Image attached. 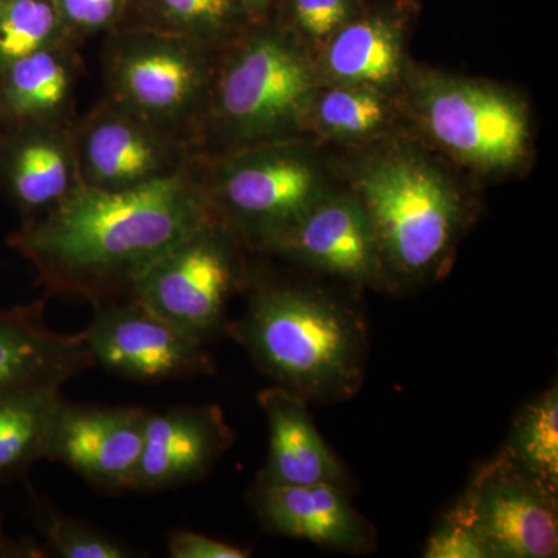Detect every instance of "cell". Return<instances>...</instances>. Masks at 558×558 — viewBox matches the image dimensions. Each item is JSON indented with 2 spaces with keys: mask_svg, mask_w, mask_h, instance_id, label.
<instances>
[{
  "mask_svg": "<svg viewBox=\"0 0 558 558\" xmlns=\"http://www.w3.org/2000/svg\"><path fill=\"white\" fill-rule=\"evenodd\" d=\"M215 219L189 167L132 190L80 185L43 218L21 223L9 245L31 260L50 296L97 306L131 299L157 259Z\"/></svg>",
  "mask_w": 558,
  "mask_h": 558,
  "instance_id": "obj_1",
  "label": "cell"
},
{
  "mask_svg": "<svg viewBox=\"0 0 558 558\" xmlns=\"http://www.w3.org/2000/svg\"><path fill=\"white\" fill-rule=\"evenodd\" d=\"M247 310L227 325L236 343L271 385L310 403L354 398L366 377L365 315L319 290L256 282Z\"/></svg>",
  "mask_w": 558,
  "mask_h": 558,
  "instance_id": "obj_2",
  "label": "cell"
},
{
  "mask_svg": "<svg viewBox=\"0 0 558 558\" xmlns=\"http://www.w3.org/2000/svg\"><path fill=\"white\" fill-rule=\"evenodd\" d=\"M240 40L219 50L222 57L216 60L194 137L196 156L218 145L223 146L220 153H227L284 140L310 112L314 76L299 47L270 32Z\"/></svg>",
  "mask_w": 558,
  "mask_h": 558,
  "instance_id": "obj_3",
  "label": "cell"
},
{
  "mask_svg": "<svg viewBox=\"0 0 558 558\" xmlns=\"http://www.w3.org/2000/svg\"><path fill=\"white\" fill-rule=\"evenodd\" d=\"M381 269L418 281L442 267L465 222L464 205L438 171L413 157H388L360 179Z\"/></svg>",
  "mask_w": 558,
  "mask_h": 558,
  "instance_id": "obj_4",
  "label": "cell"
},
{
  "mask_svg": "<svg viewBox=\"0 0 558 558\" xmlns=\"http://www.w3.org/2000/svg\"><path fill=\"white\" fill-rule=\"evenodd\" d=\"M218 53L168 33L116 28L102 50L105 98L194 149Z\"/></svg>",
  "mask_w": 558,
  "mask_h": 558,
  "instance_id": "obj_5",
  "label": "cell"
},
{
  "mask_svg": "<svg viewBox=\"0 0 558 558\" xmlns=\"http://www.w3.org/2000/svg\"><path fill=\"white\" fill-rule=\"evenodd\" d=\"M190 170L216 218L258 248L322 199L314 168L282 140L196 156Z\"/></svg>",
  "mask_w": 558,
  "mask_h": 558,
  "instance_id": "obj_6",
  "label": "cell"
},
{
  "mask_svg": "<svg viewBox=\"0 0 558 558\" xmlns=\"http://www.w3.org/2000/svg\"><path fill=\"white\" fill-rule=\"evenodd\" d=\"M242 244L226 223L211 220L157 259L131 299L207 344L227 330L230 301L252 284Z\"/></svg>",
  "mask_w": 558,
  "mask_h": 558,
  "instance_id": "obj_7",
  "label": "cell"
},
{
  "mask_svg": "<svg viewBox=\"0 0 558 558\" xmlns=\"http://www.w3.org/2000/svg\"><path fill=\"white\" fill-rule=\"evenodd\" d=\"M81 185L121 191L171 178L190 167L193 146L102 97L72 124Z\"/></svg>",
  "mask_w": 558,
  "mask_h": 558,
  "instance_id": "obj_8",
  "label": "cell"
},
{
  "mask_svg": "<svg viewBox=\"0 0 558 558\" xmlns=\"http://www.w3.org/2000/svg\"><path fill=\"white\" fill-rule=\"evenodd\" d=\"M81 337L97 365L138 384L194 379L216 373L205 343L134 299L97 304L90 325Z\"/></svg>",
  "mask_w": 558,
  "mask_h": 558,
  "instance_id": "obj_9",
  "label": "cell"
},
{
  "mask_svg": "<svg viewBox=\"0 0 558 558\" xmlns=\"http://www.w3.org/2000/svg\"><path fill=\"white\" fill-rule=\"evenodd\" d=\"M453 509L475 529L488 558H554L558 497L498 453L481 464Z\"/></svg>",
  "mask_w": 558,
  "mask_h": 558,
  "instance_id": "obj_10",
  "label": "cell"
},
{
  "mask_svg": "<svg viewBox=\"0 0 558 558\" xmlns=\"http://www.w3.org/2000/svg\"><path fill=\"white\" fill-rule=\"evenodd\" d=\"M418 101L433 137L459 159L501 170L523 156L526 113L509 95L468 81L438 78L422 87Z\"/></svg>",
  "mask_w": 558,
  "mask_h": 558,
  "instance_id": "obj_11",
  "label": "cell"
},
{
  "mask_svg": "<svg viewBox=\"0 0 558 558\" xmlns=\"http://www.w3.org/2000/svg\"><path fill=\"white\" fill-rule=\"evenodd\" d=\"M148 410L69 402L62 398L47 439V461L58 462L101 492H131Z\"/></svg>",
  "mask_w": 558,
  "mask_h": 558,
  "instance_id": "obj_12",
  "label": "cell"
},
{
  "mask_svg": "<svg viewBox=\"0 0 558 558\" xmlns=\"http://www.w3.org/2000/svg\"><path fill=\"white\" fill-rule=\"evenodd\" d=\"M352 282L384 279L376 236L359 199H319L288 229L259 247Z\"/></svg>",
  "mask_w": 558,
  "mask_h": 558,
  "instance_id": "obj_13",
  "label": "cell"
},
{
  "mask_svg": "<svg viewBox=\"0 0 558 558\" xmlns=\"http://www.w3.org/2000/svg\"><path fill=\"white\" fill-rule=\"evenodd\" d=\"M233 442V429L218 405L148 411L131 492L150 494L197 483Z\"/></svg>",
  "mask_w": 558,
  "mask_h": 558,
  "instance_id": "obj_14",
  "label": "cell"
},
{
  "mask_svg": "<svg viewBox=\"0 0 558 558\" xmlns=\"http://www.w3.org/2000/svg\"><path fill=\"white\" fill-rule=\"evenodd\" d=\"M81 185L72 124L0 130V196L21 223L43 218Z\"/></svg>",
  "mask_w": 558,
  "mask_h": 558,
  "instance_id": "obj_15",
  "label": "cell"
},
{
  "mask_svg": "<svg viewBox=\"0 0 558 558\" xmlns=\"http://www.w3.org/2000/svg\"><path fill=\"white\" fill-rule=\"evenodd\" d=\"M248 502L260 526L270 534L352 556L376 549V529L352 505L348 488L333 484H255L250 488Z\"/></svg>",
  "mask_w": 558,
  "mask_h": 558,
  "instance_id": "obj_16",
  "label": "cell"
},
{
  "mask_svg": "<svg viewBox=\"0 0 558 558\" xmlns=\"http://www.w3.org/2000/svg\"><path fill=\"white\" fill-rule=\"evenodd\" d=\"M258 403L269 427V450L255 484L349 487L347 469L319 435L306 399L270 385L259 392Z\"/></svg>",
  "mask_w": 558,
  "mask_h": 558,
  "instance_id": "obj_17",
  "label": "cell"
},
{
  "mask_svg": "<svg viewBox=\"0 0 558 558\" xmlns=\"http://www.w3.org/2000/svg\"><path fill=\"white\" fill-rule=\"evenodd\" d=\"M51 296L22 306L0 307V391L60 385L97 366L81 333L64 336L47 326L44 312Z\"/></svg>",
  "mask_w": 558,
  "mask_h": 558,
  "instance_id": "obj_18",
  "label": "cell"
},
{
  "mask_svg": "<svg viewBox=\"0 0 558 558\" xmlns=\"http://www.w3.org/2000/svg\"><path fill=\"white\" fill-rule=\"evenodd\" d=\"M64 40L0 72V130L21 124H73L83 61Z\"/></svg>",
  "mask_w": 558,
  "mask_h": 558,
  "instance_id": "obj_19",
  "label": "cell"
},
{
  "mask_svg": "<svg viewBox=\"0 0 558 558\" xmlns=\"http://www.w3.org/2000/svg\"><path fill=\"white\" fill-rule=\"evenodd\" d=\"M61 389L60 385H31L0 391V481L24 475L46 458Z\"/></svg>",
  "mask_w": 558,
  "mask_h": 558,
  "instance_id": "obj_20",
  "label": "cell"
},
{
  "mask_svg": "<svg viewBox=\"0 0 558 558\" xmlns=\"http://www.w3.org/2000/svg\"><path fill=\"white\" fill-rule=\"evenodd\" d=\"M499 453L543 490L558 497L557 384L520 410Z\"/></svg>",
  "mask_w": 558,
  "mask_h": 558,
  "instance_id": "obj_21",
  "label": "cell"
},
{
  "mask_svg": "<svg viewBox=\"0 0 558 558\" xmlns=\"http://www.w3.org/2000/svg\"><path fill=\"white\" fill-rule=\"evenodd\" d=\"M399 54V36L391 24L360 21L337 33L329 46L328 68L347 83L380 86L398 73Z\"/></svg>",
  "mask_w": 558,
  "mask_h": 558,
  "instance_id": "obj_22",
  "label": "cell"
},
{
  "mask_svg": "<svg viewBox=\"0 0 558 558\" xmlns=\"http://www.w3.org/2000/svg\"><path fill=\"white\" fill-rule=\"evenodd\" d=\"M240 0H145L146 21L135 25L196 40L218 50L229 35Z\"/></svg>",
  "mask_w": 558,
  "mask_h": 558,
  "instance_id": "obj_23",
  "label": "cell"
},
{
  "mask_svg": "<svg viewBox=\"0 0 558 558\" xmlns=\"http://www.w3.org/2000/svg\"><path fill=\"white\" fill-rule=\"evenodd\" d=\"M64 40L69 38L54 0H0V72Z\"/></svg>",
  "mask_w": 558,
  "mask_h": 558,
  "instance_id": "obj_24",
  "label": "cell"
},
{
  "mask_svg": "<svg viewBox=\"0 0 558 558\" xmlns=\"http://www.w3.org/2000/svg\"><path fill=\"white\" fill-rule=\"evenodd\" d=\"M36 526L50 557L131 558L137 550L87 521L65 515L53 506L36 502Z\"/></svg>",
  "mask_w": 558,
  "mask_h": 558,
  "instance_id": "obj_25",
  "label": "cell"
},
{
  "mask_svg": "<svg viewBox=\"0 0 558 558\" xmlns=\"http://www.w3.org/2000/svg\"><path fill=\"white\" fill-rule=\"evenodd\" d=\"M318 120L339 135H365L384 123L385 106L379 95L366 89H336L318 102Z\"/></svg>",
  "mask_w": 558,
  "mask_h": 558,
  "instance_id": "obj_26",
  "label": "cell"
},
{
  "mask_svg": "<svg viewBox=\"0 0 558 558\" xmlns=\"http://www.w3.org/2000/svg\"><path fill=\"white\" fill-rule=\"evenodd\" d=\"M132 0H54L65 36L78 46L95 33L116 27Z\"/></svg>",
  "mask_w": 558,
  "mask_h": 558,
  "instance_id": "obj_27",
  "label": "cell"
},
{
  "mask_svg": "<svg viewBox=\"0 0 558 558\" xmlns=\"http://www.w3.org/2000/svg\"><path fill=\"white\" fill-rule=\"evenodd\" d=\"M422 557L488 558V554L475 529L453 509H449L444 513L435 531L429 534Z\"/></svg>",
  "mask_w": 558,
  "mask_h": 558,
  "instance_id": "obj_28",
  "label": "cell"
},
{
  "mask_svg": "<svg viewBox=\"0 0 558 558\" xmlns=\"http://www.w3.org/2000/svg\"><path fill=\"white\" fill-rule=\"evenodd\" d=\"M168 556L172 558H247L252 554L248 549L197 534L189 529H174L168 535Z\"/></svg>",
  "mask_w": 558,
  "mask_h": 558,
  "instance_id": "obj_29",
  "label": "cell"
},
{
  "mask_svg": "<svg viewBox=\"0 0 558 558\" xmlns=\"http://www.w3.org/2000/svg\"><path fill=\"white\" fill-rule=\"evenodd\" d=\"M295 20L301 31L323 38L336 31L348 14L347 0H295Z\"/></svg>",
  "mask_w": 558,
  "mask_h": 558,
  "instance_id": "obj_30",
  "label": "cell"
},
{
  "mask_svg": "<svg viewBox=\"0 0 558 558\" xmlns=\"http://www.w3.org/2000/svg\"><path fill=\"white\" fill-rule=\"evenodd\" d=\"M49 550L36 539L14 538L0 526V558H47Z\"/></svg>",
  "mask_w": 558,
  "mask_h": 558,
  "instance_id": "obj_31",
  "label": "cell"
},
{
  "mask_svg": "<svg viewBox=\"0 0 558 558\" xmlns=\"http://www.w3.org/2000/svg\"><path fill=\"white\" fill-rule=\"evenodd\" d=\"M245 2L260 3L264 2V0H245Z\"/></svg>",
  "mask_w": 558,
  "mask_h": 558,
  "instance_id": "obj_32",
  "label": "cell"
}]
</instances>
